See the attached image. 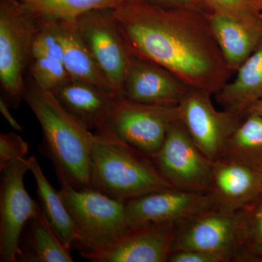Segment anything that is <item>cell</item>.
Here are the masks:
<instances>
[{
    "instance_id": "cell-1",
    "label": "cell",
    "mask_w": 262,
    "mask_h": 262,
    "mask_svg": "<svg viewBox=\"0 0 262 262\" xmlns=\"http://www.w3.org/2000/svg\"><path fill=\"white\" fill-rule=\"evenodd\" d=\"M113 13L132 54L161 66L191 89L209 95L228 82L232 70L208 15L147 0H128Z\"/></svg>"
},
{
    "instance_id": "cell-2",
    "label": "cell",
    "mask_w": 262,
    "mask_h": 262,
    "mask_svg": "<svg viewBox=\"0 0 262 262\" xmlns=\"http://www.w3.org/2000/svg\"><path fill=\"white\" fill-rule=\"evenodd\" d=\"M24 101L42 127L39 149L49 158L56 176L77 189L91 187L90 166L94 134L79 122L50 91L26 84Z\"/></svg>"
},
{
    "instance_id": "cell-3",
    "label": "cell",
    "mask_w": 262,
    "mask_h": 262,
    "mask_svg": "<svg viewBox=\"0 0 262 262\" xmlns=\"http://www.w3.org/2000/svg\"><path fill=\"white\" fill-rule=\"evenodd\" d=\"M90 185L124 203L174 188L160 173L152 157L106 130L94 134Z\"/></svg>"
},
{
    "instance_id": "cell-4",
    "label": "cell",
    "mask_w": 262,
    "mask_h": 262,
    "mask_svg": "<svg viewBox=\"0 0 262 262\" xmlns=\"http://www.w3.org/2000/svg\"><path fill=\"white\" fill-rule=\"evenodd\" d=\"M37 18L19 0H0V82L10 107L24 100V74L32 59Z\"/></svg>"
},
{
    "instance_id": "cell-5",
    "label": "cell",
    "mask_w": 262,
    "mask_h": 262,
    "mask_svg": "<svg viewBox=\"0 0 262 262\" xmlns=\"http://www.w3.org/2000/svg\"><path fill=\"white\" fill-rule=\"evenodd\" d=\"M57 177L63 201L82 236L80 252L102 248L128 228L125 203L94 188L77 189L63 177Z\"/></svg>"
},
{
    "instance_id": "cell-6",
    "label": "cell",
    "mask_w": 262,
    "mask_h": 262,
    "mask_svg": "<svg viewBox=\"0 0 262 262\" xmlns=\"http://www.w3.org/2000/svg\"><path fill=\"white\" fill-rule=\"evenodd\" d=\"M179 119L178 106L145 104L120 96L102 130L153 157L163 146L169 127Z\"/></svg>"
},
{
    "instance_id": "cell-7",
    "label": "cell",
    "mask_w": 262,
    "mask_h": 262,
    "mask_svg": "<svg viewBox=\"0 0 262 262\" xmlns=\"http://www.w3.org/2000/svg\"><path fill=\"white\" fill-rule=\"evenodd\" d=\"M174 188L208 192L212 162L196 146L180 119L169 127L159 151L152 157Z\"/></svg>"
},
{
    "instance_id": "cell-8",
    "label": "cell",
    "mask_w": 262,
    "mask_h": 262,
    "mask_svg": "<svg viewBox=\"0 0 262 262\" xmlns=\"http://www.w3.org/2000/svg\"><path fill=\"white\" fill-rule=\"evenodd\" d=\"M0 171V261L17 262L20 234L40 206L24 186V176L29 171L26 158L10 162Z\"/></svg>"
},
{
    "instance_id": "cell-9",
    "label": "cell",
    "mask_w": 262,
    "mask_h": 262,
    "mask_svg": "<svg viewBox=\"0 0 262 262\" xmlns=\"http://www.w3.org/2000/svg\"><path fill=\"white\" fill-rule=\"evenodd\" d=\"M79 30L115 94L122 96L131 53L117 25L113 9L88 12L77 18Z\"/></svg>"
},
{
    "instance_id": "cell-10",
    "label": "cell",
    "mask_w": 262,
    "mask_h": 262,
    "mask_svg": "<svg viewBox=\"0 0 262 262\" xmlns=\"http://www.w3.org/2000/svg\"><path fill=\"white\" fill-rule=\"evenodd\" d=\"M211 95L190 89L178 106L179 119L196 146L212 163L223 157L229 138L244 118L228 111H219Z\"/></svg>"
},
{
    "instance_id": "cell-11",
    "label": "cell",
    "mask_w": 262,
    "mask_h": 262,
    "mask_svg": "<svg viewBox=\"0 0 262 262\" xmlns=\"http://www.w3.org/2000/svg\"><path fill=\"white\" fill-rule=\"evenodd\" d=\"M193 250L222 262L238 261L239 225L236 214L209 210L177 224L173 251Z\"/></svg>"
},
{
    "instance_id": "cell-12",
    "label": "cell",
    "mask_w": 262,
    "mask_h": 262,
    "mask_svg": "<svg viewBox=\"0 0 262 262\" xmlns=\"http://www.w3.org/2000/svg\"><path fill=\"white\" fill-rule=\"evenodd\" d=\"M177 224L128 227L110 244L81 256L94 262H168Z\"/></svg>"
},
{
    "instance_id": "cell-13",
    "label": "cell",
    "mask_w": 262,
    "mask_h": 262,
    "mask_svg": "<svg viewBox=\"0 0 262 262\" xmlns=\"http://www.w3.org/2000/svg\"><path fill=\"white\" fill-rule=\"evenodd\" d=\"M215 208L209 192L164 189L139 196L125 203L127 227L179 224L190 217Z\"/></svg>"
},
{
    "instance_id": "cell-14",
    "label": "cell",
    "mask_w": 262,
    "mask_h": 262,
    "mask_svg": "<svg viewBox=\"0 0 262 262\" xmlns=\"http://www.w3.org/2000/svg\"><path fill=\"white\" fill-rule=\"evenodd\" d=\"M190 89L167 69L131 53L122 97L145 104L178 106Z\"/></svg>"
},
{
    "instance_id": "cell-15",
    "label": "cell",
    "mask_w": 262,
    "mask_h": 262,
    "mask_svg": "<svg viewBox=\"0 0 262 262\" xmlns=\"http://www.w3.org/2000/svg\"><path fill=\"white\" fill-rule=\"evenodd\" d=\"M208 192L217 210L235 214L262 196L258 170L227 158L215 160Z\"/></svg>"
},
{
    "instance_id": "cell-16",
    "label": "cell",
    "mask_w": 262,
    "mask_h": 262,
    "mask_svg": "<svg viewBox=\"0 0 262 262\" xmlns=\"http://www.w3.org/2000/svg\"><path fill=\"white\" fill-rule=\"evenodd\" d=\"M57 99L89 130L104 128L120 96L94 84L70 78L53 91Z\"/></svg>"
},
{
    "instance_id": "cell-17",
    "label": "cell",
    "mask_w": 262,
    "mask_h": 262,
    "mask_svg": "<svg viewBox=\"0 0 262 262\" xmlns=\"http://www.w3.org/2000/svg\"><path fill=\"white\" fill-rule=\"evenodd\" d=\"M208 17L227 65L232 72L237 70L261 42L260 15L238 18L214 11Z\"/></svg>"
},
{
    "instance_id": "cell-18",
    "label": "cell",
    "mask_w": 262,
    "mask_h": 262,
    "mask_svg": "<svg viewBox=\"0 0 262 262\" xmlns=\"http://www.w3.org/2000/svg\"><path fill=\"white\" fill-rule=\"evenodd\" d=\"M235 78L215 94L224 110L244 118L262 98V39L254 52L237 69Z\"/></svg>"
},
{
    "instance_id": "cell-19",
    "label": "cell",
    "mask_w": 262,
    "mask_h": 262,
    "mask_svg": "<svg viewBox=\"0 0 262 262\" xmlns=\"http://www.w3.org/2000/svg\"><path fill=\"white\" fill-rule=\"evenodd\" d=\"M66 247L42 210L26 224L19 241L17 262H72Z\"/></svg>"
},
{
    "instance_id": "cell-20",
    "label": "cell",
    "mask_w": 262,
    "mask_h": 262,
    "mask_svg": "<svg viewBox=\"0 0 262 262\" xmlns=\"http://www.w3.org/2000/svg\"><path fill=\"white\" fill-rule=\"evenodd\" d=\"M26 161L35 179L38 203L43 213L66 247L78 249L82 244V236L67 210L61 192L48 182L35 157L26 158Z\"/></svg>"
},
{
    "instance_id": "cell-21",
    "label": "cell",
    "mask_w": 262,
    "mask_h": 262,
    "mask_svg": "<svg viewBox=\"0 0 262 262\" xmlns=\"http://www.w3.org/2000/svg\"><path fill=\"white\" fill-rule=\"evenodd\" d=\"M60 24L63 43V63L71 78L89 82L117 96L84 42L77 19H60Z\"/></svg>"
},
{
    "instance_id": "cell-22",
    "label": "cell",
    "mask_w": 262,
    "mask_h": 262,
    "mask_svg": "<svg viewBox=\"0 0 262 262\" xmlns=\"http://www.w3.org/2000/svg\"><path fill=\"white\" fill-rule=\"evenodd\" d=\"M222 158L258 169L262 165V116L248 114L229 138Z\"/></svg>"
},
{
    "instance_id": "cell-23",
    "label": "cell",
    "mask_w": 262,
    "mask_h": 262,
    "mask_svg": "<svg viewBox=\"0 0 262 262\" xmlns=\"http://www.w3.org/2000/svg\"><path fill=\"white\" fill-rule=\"evenodd\" d=\"M36 17L77 19L100 9H115L128 0H19Z\"/></svg>"
},
{
    "instance_id": "cell-24",
    "label": "cell",
    "mask_w": 262,
    "mask_h": 262,
    "mask_svg": "<svg viewBox=\"0 0 262 262\" xmlns=\"http://www.w3.org/2000/svg\"><path fill=\"white\" fill-rule=\"evenodd\" d=\"M238 221V261H262V196L235 213Z\"/></svg>"
},
{
    "instance_id": "cell-25",
    "label": "cell",
    "mask_w": 262,
    "mask_h": 262,
    "mask_svg": "<svg viewBox=\"0 0 262 262\" xmlns=\"http://www.w3.org/2000/svg\"><path fill=\"white\" fill-rule=\"evenodd\" d=\"M32 56L46 57L63 62V43L60 19L37 17Z\"/></svg>"
},
{
    "instance_id": "cell-26",
    "label": "cell",
    "mask_w": 262,
    "mask_h": 262,
    "mask_svg": "<svg viewBox=\"0 0 262 262\" xmlns=\"http://www.w3.org/2000/svg\"><path fill=\"white\" fill-rule=\"evenodd\" d=\"M30 72L38 87L52 93L71 78L63 62L46 57L32 58Z\"/></svg>"
},
{
    "instance_id": "cell-27",
    "label": "cell",
    "mask_w": 262,
    "mask_h": 262,
    "mask_svg": "<svg viewBox=\"0 0 262 262\" xmlns=\"http://www.w3.org/2000/svg\"><path fill=\"white\" fill-rule=\"evenodd\" d=\"M29 146L23 138L13 132L0 134V168L18 158H26Z\"/></svg>"
},
{
    "instance_id": "cell-28",
    "label": "cell",
    "mask_w": 262,
    "mask_h": 262,
    "mask_svg": "<svg viewBox=\"0 0 262 262\" xmlns=\"http://www.w3.org/2000/svg\"><path fill=\"white\" fill-rule=\"evenodd\" d=\"M214 11L238 18H250L258 15L255 0H208Z\"/></svg>"
},
{
    "instance_id": "cell-29",
    "label": "cell",
    "mask_w": 262,
    "mask_h": 262,
    "mask_svg": "<svg viewBox=\"0 0 262 262\" xmlns=\"http://www.w3.org/2000/svg\"><path fill=\"white\" fill-rule=\"evenodd\" d=\"M165 8H179L208 15L214 12L208 0H147Z\"/></svg>"
},
{
    "instance_id": "cell-30",
    "label": "cell",
    "mask_w": 262,
    "mask_h": 262,
    "mask_svg": "<svg viewBox=\"0 0 262 262\" xmlns=\"http://www.w3.org/2000/svg\"><path fill=\"white\" fill-rule=\"evenodd\" d=\"M168 262H222L220 258L208 253L193 250L173 251Z\"/></svg>"
},
{
    "instance_id": "cell-31",
    "label": "cell",
    "mask_w": 262,
    "mask_h": 262,
    "mask_svg": "<svg viewBox=\"0 0 262 262\" xmlns=\"http://www.w3.org/2000/svg\"><path fill=\"white\" fill-rule=\"evenodd\" d=\"M9 108L10 106H8V103L5 102V100L2 98H0V112L3 114V116L5 117L8 123L10 124V126L13 127L15 130L21 131L22 132L23 131V127L12 115Z\"/></svg>"
},
{
    "instance_id": "cell-32",
    "label": "cell",
    "mask_w": 262,
    "mask_h": 262,
    "mask_svg": "<svg viewBox=\"0 0 262 262\" xmlns=\"http://www.w3.org/2000/svg\"><path fill=\"white\" fill-rule=\"evenodd\" d=\"M253 113L262 116V98H260L256 103H253L251 108L248 110L247 114Z\"/></svg>"
},
{
    "instance_id": "cell-33",
    "label": "cell",
    "mask_w": 262,
    "mask_h": 262,
    "mask_svg": "<svg viewBox=\"0 0 262 262\" xmlns=\"http://www.w3.org/2000/svg\"><path fill=\"white\" fill-rule=\"evenodd\" d=\"M258 173V177H259L260 184H261L262 190V165L257 169Z\"/></svg>"
},
{
    "instance_id": "cell-34",
    "label": "cell",
    "mask_w": 262,
    "mask_h": 262,
    "mask_svg": "<svg viewBox=\"0 0 262 262\" xmlns=\"http://www.w3.org/2000/svg\"><path fill=\"white\" fill-rule=\"evenodd\" d=\"M260 18H261V20H262V15H260Z\"/></svg>"
}]
</instances>
